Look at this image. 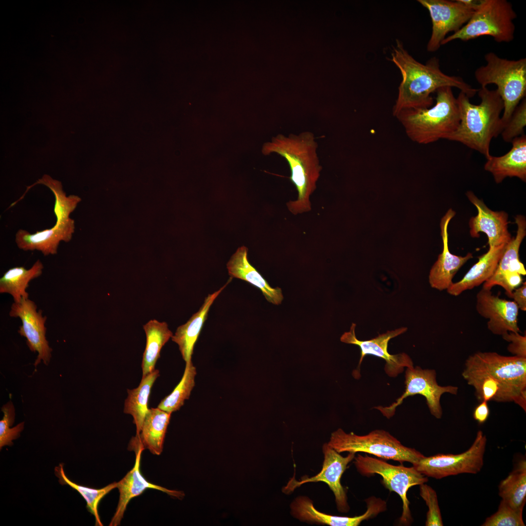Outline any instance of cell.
Listing matches in <instances>:
<instances>
[{"label":"cell","instance_id":"6da1fadb","mask_svg":"<svg viewBox=\"0 0 526 526\" xmlns=\"http://www.w3.org/2000/svg\"><path fill=\"white\" fill-rule=\"evenodd\" d=\"M479 400L514 402L526 411V358L477 352L466 360L462 373Z\"/></svg>","mask_w":526,"mask_h":526},{"label":"cell","instance_id":"7a4b0ae2","mask_svg":"<svg viewBox=\"0 0 526 526\" xmlns=\"http://www.w3.org/2000/svg\"><path fill=\"white\" fill-rule=\"evenodd\" d=\"M391 56V60L399 70L402 76L393 109L395 117L403 111L432 107L433 103L432 94L441 87L458 88L470 98L478 92V89L473 88L462 77L444 73L436 57L430 58L425 64L419 62L409 53L399 40H396Z\"/></svg>","mask_w":526,"mask_h":526},{"label":"cell","instance_id":"3957f363","mask_svg":"<svg viewBox=\"0 0 526 526\" xmlns=\"http://www.w3.org/2000/svg\"><path fill=\"white\" fill-rule=\"evenodd\" d=\"M317 148L314 135L309 132L288 136L280 134L263 146L262 151L264 155L276 153L283 157L289 165V179L298 194L296 200L287 203L288 210L293 214L311 209L310 196L316 189L322 169Z\"/></svg>","mask_w":526,"mask_h":526},{"label":"cell","instance_id":"277c9868","mask_svg":"<svg viewBox=\"0 0 526 526\" xmlns=\"http://www.w3.org/2000/svg\"><path fill=\"white\" fill-rule=\"evenodd\" d=\"M480 103L475 105L460 92L456 97L460 112V122L457 130L447 140L460 142L474 150L488 159L491 155L490 144L503 130L501 113L504 109L503 100L497 90L487 87L478 89Z\"/></svg>","mask_w":526,"mask_h":526},{"label":"cell","instance_id":"5b68a950","mask_svg":"<svg viewBox=\"0 0 526 526\" xmlns=\"http://www.w3.org/2000/svg\"><path fill=\"white\" fill-rule=\"evenodd\" d=\"M436 93L432 107L403 111L395 116L409 138L418 144L447 139L459 126L460 112L452 88L441 87Z\"/></svg>","mask_w":526,"mask_h":526},{"label":"cell","instance_id":"8992f818","mask_svg":"<svg viewBox=\"0 0 526 526\" xmlns=\"http://www.w3.org/2000/svg\"><path fill=\"white\" fill-rule=\"evenodd\" d=\"M485 65L476 69L474 76L481 87L491 84L496 89L504 104L501 121L503 128L526 94V58L509 60L493 52L485 55Z\"/></svg>","mask_w":526,"mask_h":526},{"label":"cell","instance_id":"52a82bcc","mask_svg":"<svg viewBox=\"0 0 526 526\" xmlns=\"http://www.w3.org/2000/svg\"><path fill=\"white\" fill-rule=\"evenodd\" d=\"M517 14L507 0H482L471 18L458 31L446 37L441 45L459 39L463 41L484 36L497 42H509L514 38Z\"/></svg>","mask_w":526,"mask_h":526},{"label":"cell","instance_id":"ba28073f","mask_svg":"<svg viewBox=\"0 0 526 526\" xmlns=\"http://www.w3.org/2000/svg\"><path fill=\"white\" fill-rule=\"evenodd\" d=\"M327 444L338 453L363 452L400 463L407 462L413 465L424 456L415 449L404 446L383 430H376L367 434L358 435L353 432L346 433L338 429L331 434Z\"/></svg>","mask_w":526,"mask_h":526},{"label":"cell","instance_id":"9c48e42d","mask_svg":"<svg viewBox=\"0 0 526 526\" xmlns=\"http://www.w3.org/2000/svg\"><path fill=\"white\" fill-rule=\"evenodd\" d=\"M355 465L358 471L364 475L378 474L382 477L383 485L390 491L396 493L402 501V512L400 524L409 525L413 522L409 507L407 492L411 487L426 483L428 477L417 471L413 466L393 465L376 458L357 454L355 457Z\"/></svg>","mask_w":526,"mask_h":526},{"label":"cell","instance_id":"30bf717a","mask_svg":"<svg viewBox=\"0 0 526 526\" xmlns=\"http://www.w3.org/2000/svg\"><path fill=\"white\" fill-rule=\"evenodd\" d=\"M486 444V435L479 431L473 443L465 452L424 456L413 466L426 476L437 479L462 473L476 474L484 464Z\"/></svg>","mask_w":526,"mask_h":526},{"label":"cell","instance_id":"8fae6325","mask_svg":"<svg viewBox=\"0 0 526 526\" xmlns=\"http://www.w3.org/2000/svg\"><path fill=\"white\" fill-rule=\"evenodd\" d=\"M404 392L395 402L388 406H378L374 408L390 418L394 414L396 408L404 399L409 396L420 394L425 398L431 413L435 418L440 419L442 415L440 401L441 395L446 393L456 395L458 390L456 386L439 385L436 381L435 370L423 369L419 366L407 368Z\"/></svg>","mask_w":526,"mask_h":526},{"label":"cell","instance_id":"7c38bea8","mask_svg":"<svg viewBox=\"0 0 526 526\" xmlns=\"http://www.w3.org/2000/svg\"><path fill=\"white\" fill-rule=\"evenodd\" d=\"M429 12L432 23V31L427 45V50L433 52L438 50L446 35L454 33L466 24L474 11L458 0H418Z\"/></svg>","mask_w":526,"mask_h":526},{"label":"cell","instance_id":"4fadbf2b","mask_svg":"<svg viewBox=\"0 0 526 526\" xmlns=\"http://www.w3.org/2000/svg\"><path fill=\"white\" fill-rule=\"evenodd\" d=\"M42 313L41 310L37 311V305L29 298L23 299L19 302H14L9 312L10 317L20 319L22 325L19 333L26 338L29 349L38 353L34 363L36 368L41 360L47 365L51 357L52 349L46 338L47 317Z\"/></svg>","mask_w":526,"mask_h":526},{"label":"cell","instance_id":"5bb4252c","mask_svg":"<svg viewBox=\"0 0 526 526\" xmlns=\"http://www.w3.org/2000/svg\"><path fill=\"white\" fill-rule=\"evenodd\" d=\"M356 324L353 323L350 331L345 332L341 336L340 341L345 343L357 345L360 348L361 355L357 371L358 376L360 365L364 357L369 355L380 357L385 361L384 370L387 375L391 377L396 376L404 371L405 367H413L412 359L406 353L392 355L388 351L389 341L406 332V327H403L394 330L388 331L371 339L360 340L356 337Z\"/></svg>","mask_w":526,"mask_h":526},{"label":"cell","instance_id":"9a60e30c","mask_svg":"<svg viewBox=\"0 0 526 526\" xmlns=\"http://www.w3.org/2000/svg\"><path fill=\"white\" fill-rule=\"evenodd\" d=\"M323 452L324 458L320 472L310 478H302L300 481H296L294 478H291L284 487V492L289 493L306 483L323 482L333 492L338 510L340 512H347L350 507L340 479L348 464L355 458L356 453L350 452L347 456L343 457L327 443L323 446Z\"/></svg>","mask_w":526,"mask_h":526},{"label":"cell","instance_id":"2e32d148","mask_svg":"<svg viewBox=\"0 0 526 526\" xmlns=\"http://www.w3.org/2000/svg\"><path fill=\"white\" fill-rule=\"evenodd\" d=\"M476 299V311L488 319L487 326L492 333L502 336L510 332L520 333L519 309L514 301L500 298L493 294L491 289L483 287L477 293Z\"/></svg>","mask_w":526,"mask_h":526},{"label":"cell","instance_id":"e0dca14e","mask_svg":"<svg viewBox=\"0 0 526 526\" xmlns=\"http://www.w3.org/2000/svg\"><path fill=\"white\" fill-rule=\"evenodd\" d=\"M466 194L477 210V215L469 221L471 237H479V233L481 232L487 235L489 247L507 244L512 238L508 230L507 213L491 210L471 191H468Z\"/></svg>","mask_w":526,"mask_h":526},{"label":"cell","instance_id":"ac0fdd59","mask_svg":"<svg viewBox=\"0 0 526 526\" xmlns=\"http://www.w3.org/2000/svg\"><path fill=\"white\" fill-rule=\"evenodd\" d=\"M135 450L136 459L133 468L117 482L116 488L119 493V501L110 526L119 525L130 501L141 494L147 488L158 490L179 499H182L185 496L184 492L181 491L170 490L147 480L142 475L140 469L141 455L144 450L140 446H137Z\"/></svg>","mask_w":526,"mask_h":526},{"label":"cell","instance_id":"d6986e66","mask_svg":"<svg viewBox=\"0 0 526 526\" xmlns=\"http://www.w3.org/2000/svg\"><path fill=\"white\" fill-rule=\"evenodd\" d=\"M455 212L449 209L440 222L441 235L443 240V250L431 268L429 282L431 286L437 290H447L452 283V279L459 269L470 259L471 253L465 256H457L450 252L448 247V227Z\"/></svg>","mask_w":526,"mask_h":526},{"label":"cell","instance_id":"ffe728a7","mask_svg":"<svg viewBox=\"0 0 526 526\" xmlns=\"http://www.w3.org/2000/svg\"><path fill=\"white\" fill-rule=\"evenodd\" d=\"M515 220L517 225L516 235L506 244L495 272L484 283L483 287L491 289L499 285L504 288L517 274L526 275L525 266L520 261L519 255L520 245L526 235V220L522 215H517Z\"/></svg>","mask_w":526,"mask_h":526},{"label":"cell","instance_id":"44dd1931","mask_svg":"<svg viewBox=\"0 0 526 526\" xmlns=\"http://www.w3.org/2000/svg\"><path fill=\"white\" fill-rule=\"evenodd\" d=\"M74 220H69L56 224L53 227L31 234L19 229L15 241L18 247L24 251L38 250L44 255L56 254L61 241L69 242L75 232Z\"/></svg>","mask_w":526,"mask_h":526},{"label":"cell","instance_id":"7402d4cb","mask_svg":"<svg viewBox=\"0 0 526 526\" xmlns=\"http://www.w3.org/2000/svg\"><path fill=\"white\" fill-rule=\"evenodd\" d=\"M511 143L512 147L507 153L501 156L491 155L485 164V170L491 173L497 184L507 177L526 181V135L516 137Z\"/></svg>","mask_w":526,"mask_h":526},{"label":"cell","instance_id":"603a6c76","mask_svg":"<svg viewBox=\"0 0 526 526\" xmlns=\"http://www.w3.org/2000/svg\"><path fill=\"white\" fill-rule=\"evenodd\" d=\"M248 248L242 246L232 255L226 264L228 274L232 278H236L249 282L259 288L266 300L275 305L282 303L283 299L281 288H273L247 259Z\"/></svg>","mask_w":526,"mask_h":526},{"label":"cell","instance_id":"cb8c5ba5","mask_svg":"<svg viewBox=\"0 0 526 526\" xmlns=\"http://www.w3.org/2000/svg\"><path fill=\"white\" fill-rule=\"evenodd\" d=\"M232 279L230 277L227 282L219 290L208 294L205 298L199 310L186 323L179 326L175 334L171 337L172 340L178 345L182 358L186 363L191 361L195 344L207 319L210 306Z\"/></svg>","mask_w":526,"mask_h":526},{"label":"cell","instance_id":"d4e9b609","mask_svg":"<svg viewBox=\"0 0 526 526\" xmlns=\"http://www.w3.org/2000/svg\"><path fill=\"white\" fill-rule=\"evenodd\" d=\"M293 516L301 521L325 524L331 526H357L363 521L376 516L377 511L371 505L367 506L365 512L353 517L333 516L317 510L312 501L305 496L296 498L291 504Z\"/></svg>","mask_w":526,"mask_h":526},{"label":"cell","instance_id":"484cf974","mask_svg":"<svg viewBox=\"0 0 526 526\" xmlns=\"http://www.w3.org/2000/svg\"><path fill=\"white\" fill-rule=\"evenodd\" d=\"M507 244L489 247L487 252L478 257V262L459 281L452 282L447 290L452 296H457L484 283L493 274Z\"/></svg>","mask_w":526,"mask_h":526},{"label":"cell","instance_id":"4316f807","mask_svg":"<svg viewBox=\"0 0 526 526\" xmlns=\"http://www.w3.org/2000/svg\"><path fill=\"white\" fill-rule=\"evenodd\" d=\"M171 413L159 408L149 409L144 418L138 442L141 448L154 455H160Z\"/></svg>","mask_w":526,"mask_h":526},{"label":"cell","instance_id":"83f0119b","mask_svg":"<svg viewBox=\"0 0 526 526\" xmlns=\"http://www.w3.org/2000/svg\"><path fill=\"white\" fill-rule=\"evenodd\" d=\"M159 371L154 370L144 377L136 388L127 390L128 396L125 400L123 412L133 417V423L136 427V435H139L145 416L149 411L148 400L151 388L157 378Z\"/></svg>","mask_w":526,"mask_h":526},{"label":"cell","instance_id":"f1b7e54d","mask_svg":"<svg viewBox=\"0 0 526 526\" xmlns=\"http://www.w3.org/2000/svg\"><path fill=\"white\" fill-rule=\"evenodd\" d=\"M146 337V347L141 364L142 377L155 370L157 360L163 346L173 336L166 322L151 319L143 325Z\"/></svg>","mask_w":526,"mask_h":526},{"label":"cell","instance_id":"f546056e","mask_svg":"<svg viewBox=\"0 0 526 526\" xmlns=\"http://www.w3.org/2000/svg\"><path fill=\"white\" fill-rule=\"evenodd\" d=\"M43 269V264L39 260L29 269L23 266L10 268L0 279V293L11 295L15 302L28 299L29 294L26 289L29 282L40 276Z\"/></svg>","mask_w":526,"mask_h":526},{"label":"cell","instance_id":"4dcf8cb0","mask_svg":"<svg viewBox=\"0 0 526 526\" xmlns=\"http://www.w3.org/2000/svg\"><path fill=\"white\" fill-rule=\"evenodd\" d=\"M499 495L515 508H524L526 501V461L519 460L508 475L501 481Z\"/></svg>","mask_w":526,"mask_h":526},{"label":"cell","instance_id":"1f68e13d","mask_svg":"<svg viewBox=\"0 0 526 526\" xmlns=\"http://www.w3.org/2000/svg\"><path fill=\"white\" fill-rule=\"evenodd\" d=\"M56 475L59 479V482L62 485H67L76 490L85 500L86 507L89 512L93 514L95 519V525L102 526L99 515L98 513V506L101 500L113 489L117 488V482H114L106 487L96 489L84 487L73 482L66 476L63 466L60 464L55 469Z\"/></svg>","mask_w":526,"mask_h":526},{"label":"cell","instance_id":"d6a6232c","mask_svg":"<svg viewBox=\"0 0 526 526\" xmlns=\"http://www.w3.org/2000/svg\"><path fill=\"white\" fill-rule=\"evenodd\" d=\"M196 375V368L192 361L186 362L180 381L172 392L160 401L157 407L170 413L179 410L184 405L185 400L189 397L195 386Z\"/></svg>","mask_w":526,"mask_h":526},{"label":"cell","instance_id":"836d02e7","mask_svg":"<svg viewBox=\"0 0 526 526\" xmlns=\"http://www.w3.org/2000/svg\"><path fill=\"white\" fill-rule=\"evenodd\" d=\"M37 184L45 185L54 194L55 203L54 212L56 218V224L69 220L70 214L75 210L77 204L81 201V198L75 195L66 196L61 183L47 175H44L33 185Z\"/></svg>","mask_w":526,"mask_h":526},{"label":"cell","instance_id":"e575fe53","mask_svg":"<svg viewBox=\"0 0 526 526\" xmlns=\"http://www.w3.org/2000/svg\"><path fill=\"white\" fill-rule=\"evenodd\" d=\"M524 508H515L504 500L501 501L497 511L486 518L482 526H525L523 518Z\"/></svg>","mask_w":526,"mask_h":526},{"label":"cell","instance_id":"d590c367","mask_svg":"<svg viewBox=\"0 0 526 526\" xmlns=\"http://www.w3.org/2000/svg\"><path fill=\"white\" fill-rule=\"evenodd\" d=\"M3 416L0 421V449L5 446H11L12 441L20 436V432L24 428V422L18 424L13 428H10L15 419V408L11 401H9L1 408Z\"/></svg>","mask_w":526,"mask_h":526},{"label":"cell","instance_id":"8d00e7d4","mask_svg":"<svg viewBox=\"0 0 526 526\" xmlns=\"http://www.w3.org/2000/svg\"><path fill=\"white\" fill-rule=\"evenodd\" d=\"M526 125V100L524 98L516 107L505 125L501 135L503 140L511 143L515 138L524 134Z\"/></svg>","mask_w":526,"mask_h":526},{"label":"cell","instance_id":"74e56055","mask_svg":"<svg viewBox=\"0 0 526 526\" xmlns=\"http://www.w3.org/2000/svg\"><path fill=\"white\" fill-rule=\"evenodd\" d=\"M420 495L428 507L426 526H443L441 514L435 491L425 483L419 485Z\"/></svg>","mask_w":526,"mask_h":526},{"label":"cell","instance_id":"f35d334b","mask_svg":"<svg viewBox=\"0 0 526 526\" xmlns=\"http://www.w3.org/2000/svg\"><path fill=\"white\" fill-rule=\"evenodd\" d=\"M503 338L510 342L507 349L514 356L526 358V336L520 333L508 332L502 336Z\"/></svg>","mask_w":526,"mask_h":526},{"label":"cell","instance_id":"ab89813d","mask_svg":"<svg viewBox=\"0 0 526 526\" xmlns=\"http://www.w3.org/2000/svg\"><path fill=\"white\" fill-rule=\"evenodd\" d=\"M508 297L513 299L519 309L526 311V282H525L515 289Z\"/></svg>","mask_w":526,"mask_h":526},{"label":"cell","instance_id":"60d3db41","mask_svg":"<svg viewBox=\"0 0 526 526\" xmlns=\"http://www.w3.org/2000/svg\"><path fill=\"white\" fill-rule=\"evenodd\" d=\"M489 413L488 402L481 401V403L475 408L473 412V417L479 424H483L488 419Z\"/></svg>","mask_w":526,"mask_h":526},{"label":"cell","instance_id":"b9f144b4","mask_svg":"<svg viewBox=\"0 0 526 526\" xmlns=\"http://www.w3.org/2000/svg\"><path fill=\"white\" fill-rule=\"evenodd\" d=\"M458 1L466 7L475 11L479 7L482 1V0H458Z\"/></svg>","mask_w":526,"mask_h":526}]
</instances>
